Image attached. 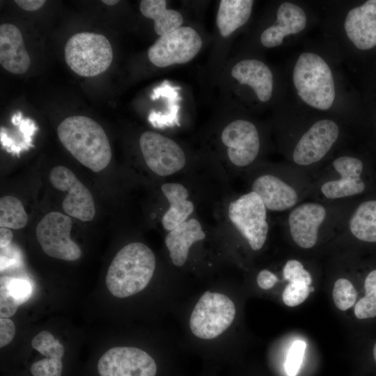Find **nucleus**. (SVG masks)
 <instances>
[{
	"label": "nucleus",
	"mask_w": 376,
	"mask_h": 376,
	"mask_svg": "<svg viewBox=\"0 0 376 376\" xmlns=\"http://www.w3.org/2000/svg\"><path fill=\"white\" fill-rule=\"evenodd\" d=\"M31 346L46 357L62 359L64 355L63 345L47 331L36 335L31 340Z\"/></svg>",
	"instance_id": "nucleus-28"
},
{
	"label": "nucleus",
	"mask_w": 376,
	"mask_h": 376,
	"mask_svg": "<svg viewBox=\"0 0 376 376\" xmlns=\"http://www.w3.org/2000/svg\"><path fill=\"white\" fill-rule=\"evenodd\" d=\"M222 143L228 148L230 161L237 166L251 164L258 156L260 139L256 126L246 120H235L223 130Z\"/></svg>",
	"instance_id": "nucleus-13"
},
{
	"label": "nucleus",
	"mask_w": 376,
	"mask_h": 376,
	"mask_svg": "<svg viewBox=\"0 0 376 376\" xmlns=\"http://www.w3.org/2000/svg\"><path fill=\"white\" fill-rule=\"evenodd\" d=\"M354 314L359 319H366L376 316V302L363 297L354 306Z\"/></svg>",
	"instance_id": "nucleus-35"
},
{
	"label": "nucleus",
	"mask_w": 376,
	"mask_h": 376,
	"mask_svg": "<svg viewBox=\"0 0 376 376\" xmlns=\"http://www.w3.org/2000/svg\"><path fill=\"white\" fill-rule=\"evenodd\" d=\"M252 191L263 201L266 209L283 211L296 204V191L280 178L272 175H263L256 178L252 185Z\"/></svg>",
	"instance_id": "nucleus-19"
},
{
	"label": "nucleus",
	"mask_w": 376,
	"mask_h": 376,
	"mask_svg": "<svg viewBox=\"0 0 376 376\" xmlns=\"http://www.w3.org/2000/svg\"><path fill=\"white\" fill-rule=\"evenodd\" d=\"M306 343L302 340L292 343L288 351L284 364L285 370L288 376H295L301 365Z\"/></svg>",
	"instance_id": "nucleus-30"
},
{
	"label": "nucleus",
	"mask_w": 376,
	"mask_h": 376,
	"mask_svg": "<svg viewBox=\"0 0 376 376\" xmlns=\"http://www.w3.org/2000/svg\"><path fill=\"white\" fill-rule=\"evenodd\" d=\"M235 313V306L228 296L206 291L191 312L189 327L195 336L205 340L212 339L231 325Z\"/></svg>",
	"instance_id": "nucleus-5"
},
{
	"label": "nucleus",
	"mask_w": 376,
	"mask_h": 376,
	"mask_svg": "<svg viewBox=\"0 0 376 376\" xmlns=\"http://www.w3.org/2000/svg\"><path fill=\"white\" fill-rule=\"evenodd\" d=\"M0 63L5 70L15 75L26 72L31 64L22 33L12 24L0 26Z\"/></svg>",
	"instance_id": "nucleus-16"
},
{
	"label": "nucleus",
	"mask_w": 376,
	"mask_h": 376,
	"mask_svg": "<svg viewBox=\"0 0 376 376\" xmlns=\"http://www.w3.org/2000/svg\"><path fill=\"white\" fill-rule=\"evenodd\" d=\"M293 83L299 97L308 105L327 110L333 104L336 93L331 70L319 55L304 52L293 70Z\"/></svg>",
	"instance_id": "nucleus-3"
},
{
	"label": "nucleus",
	"mask_w": 376,
	"mask_h": 376,
	"mask_svg": "<svg viewBox=\"0 0 376 376\" xmlns=\"http://www.w3.org/2000/svg\"><path fill=\"white\" fill-rule=\"evenodd\" d=\"M253 1L221 0L216 22L221 36L227 38L246 24L250 17Z\"/></svg>",
	"instance_id": "nucleus-23"
},
{
	"label": "nucleus",
	"mask_w": 376,
	"mask_h": 376,
	"mask_svg": "<svg viewBox=\"0 0 376 376\" xmlns=\"http://www.w3.org/2000/svg\"><path fill=\"white\" fill-rule=\"evenodd\" d=\"M314 290V287H310V292H313Z\"/></svg>",
	"instance_id": "nucleus-43"
},
{
	"label": "nucleus",
	"mask_w": 376,
	"mask_h": 376,
	"mask_svg": "<svg viewBox=\"0 0 376 376\" xmlns=\"http://www.w3.org/2000/svg\"><path fill=\"white\" fill-rule=\"evenodd\" d=\"M161 190L169 202V208L163 215L162 221L164 228L171 230L178 225L186 221L193 212L194 207L189 201V192L181 184L175 182L164 183Z\"/></svg>",
	"instance_id": "nucleus-21"
},
{
	"label": "nucleus",
	"mask_w": 376,
	"mask_h": 376,
	"mask_svg": "<svg viewBox=\"0 0 376 376\" xmlns=\"http://www.w3.org/2000/svg\"><path fill=\"white\" fill-rule=\"evenodd\" d=\"M72 220L69 216L58 212L47 213L36 228L37 240L49 256L74 261L81 256L80 247L72 240Z\"/></svg>",
	"instance_id": "nucleus-8"
},
{
	"label": "nucleus",
	"mask_w": 376,
	"mask_h": 376,
	"mask_svg": "<svg viewBox=\"0 0 376 376\" xmlns=\"http://www.w3.org/2000/svg\"><path fill=\"white\" fill-rule=\"evenodd\" d=\"M365 297L376 302V269L370 272L364 282Z\"/></svg>",
	"instance_id": "nucleus-38"
},
{
	"label": "nucleus",
	"mask_w": 376,
	"mask_h": 376,
	"mask_svg": "<svg viewBox=\"0 0 376 376\" xmlns=\"http://www.w3.org/2000/svg\"><path fill=\"white\" fill-rule=\"evenodd\" d=\"M350 229L357 239L376 242V200L359 205L350 221Z\"/></svg>",
	"instance_id": "nucleus-25"
},
{
	"label": "nucleus",
	"mask_w": 376,
	"mask_h": 376,
	"mask_svg": "<svg viewBox=\"0 0 376 376\" xmlns=\"http://www.w3.org/2000/svg\"><path fill=\"white\" fill-rule=\"evenodd\" d=\"M15 2L22 9L34 11L41 8L46 1L44 0H15Z\"/></svg>",
	"instance_id": "nucleus-39"
},
{
	"label": "nucleus",
	"mask_w": 376,
	"mask_h": 376,
	"mask_svg": "<svg viewBox=\"0 0 376 376\" xmlns=\"http://www.w3.org/2000/svg\"><path fill=\"white\" fill-rule=\"evenodd\" d=\"M61 359L46 357L34 362L31 366L33 376H61Z\"/></svg>",
	"instance_id": "nucleus-32"
},
{
	"label": "nucleus",
	"mask_w": 376,
	"mask_h": 376,
	"mask_svg": "<svg viewBox=\"0 0 376 376\" xmlns=\"http://www.w3.org/2000/svg\"><path fill=\"white\" fill-rule=\"evenodd\" d=\"M373 357H374V359H375V361L376 362V343L374 345V347H373Z\"/></svg>",
	"instance_id": "nucleus-42"
},
{
	"label": "nucleus",
	"mask_w": 376,
	"mask_h": 376,
	"mask_svg": "<svg viewBox=\"0 0 376 376\" xmlns=\"http://www.w3.org/2000/svg\"><path fill=\"white\" fill-rule=\"evenodd\" d=\"M347 38L354 46L366 50L376 46V0L351 9L345 19Z\"/></svg>",
	"instance_id": "nucleus-15"
},
{
	"label": "nucleus",
	"mask_w": 376,
	"mask_h": 376,
	"mask_svg": "<svg viewBox=\"0 0 376 376\" xmlns=\"http://www.w3.org/2000/svg\"><path fill=\"white\" fill-rule=\"evenodd\" d=\"M326 217L325 208L318 203H303L291 211L288 224L295 242L304 249L315 246L318 228Z\"/></svg>",
	"instance_id": "nucleus-14"
},
{
	"label": "nucleus",
	"mask_w": 376,
	"mask_h": 376,
	"mask_svg": "<svg viewBox=\"0 0 376 376\" xmlns=\"http://www.w3.org/2000/svg\"><path fill=\"white\" fill-rule=\"evenodd\" d=\"M205 237L199 221L191 219L170 230L165 237V244L173 263L182 266L188 256L191 246Z\"/></svg>",
	"instance_id": "nucleus-20"
},
{
	"label": "nucleus",
	"mask_w": 376,
	"mask_h": 376,
	"mask_svg": "<svg viewBox=\"0 0 376 376\" xmlns=\"http://www.w3.org/2000/svg\"><path fill=\"white\" fill-rule=\"evenodd\" d=\"M283 277L289 283H304L310 285L312 282L309 272L304 268L303 265L297 260H288L283 270Z\"/></svg>",
	"instance_id": "nucleus-33"
},
{
	"label": "nucleus",
	"mask_w": 376,
	"mask_h": 376,
	"mask_svg": "<svg viewBox=\"0 0 376 376\" xmlns=\"http://www.w3.org/2000/svg\"><path fill=\"white\" fill-rule=\"evenodd\" d=\"M228 217L253 250L263 246L268 233L267 209L256 193L249 192L231 202Z\"/></svg>",
	"instance_id": "nucleus-6"
},
{
	"label": "nucleus",
	"mask_w": 376,
	"mask_h": 376,
	"mask_svg": "<svg viewBox=\"0 0 376 376\" xmlns=\"http://www.w3.org/2000/svg\"><path fill=\"white\" fill-rule=\"evenodd\" d=\"M276 19V24L261 33L260 42L266 47L279 46L285 36L301 32L306 25L304 10L290 2H284L279 6Z\"/></svg>",
	"instance_id": "nucleus-17"
},
{
	"label": "nucleus",
	"mask_w": 376,
	"mask_h": 376,
	"mask_svg": "<svg viewBox=\"0 0 376 376\" xmlns=\"http://www.w3.org/2000/svg\"><path fill=\"white\" fill-rule=\"evenodd\" d=\"M31 283L23 278L1 276L0 279V316L9 318L32 295Z\"/></svg>",
	"instance_id": "nucleus-22"
},
{
	"label": "nucleus",
	"mask_w": 376,
	"mask_h": 376,
	"mask_svg": "<svg viewBox=\"0 0 376 376\" xmlns=\"http://www.w3.org/2000/svg\"><path fill=\"white\" fill-rule=\"evenodd\" d=\"M202 45V39L195 29L181 26L160 36L148 49V57L153 65L159 68L184 64L197 55Z\"/></svg>",
	"instance_id": "nucleus-7"
},
{
	"label": "nucleus",
	"mask_w": 376,
	"mask_h": 376,
	"mask_svg": "<svg viewBox=\"0 0 376 376\" xmlns=\"http://www.w3.org/2000/svg\"><path fill=\"white\" fill-rule=\"evenodd\" d=\"M257 283L263 290H268L274 287L278 281L275 274L267 269H263L259 272L257 276Z\"/></svg>",
	"instance_id": "nucleus-37"
},
{
	"label": "nucleus",
	"mask_w": 376,
	"mask_h": 376,
	"mask_svg": "<svg viewBox=\"0 0 376 376\" xmlns=\"http://www.w3.org/2000/svg\"><path fill=\"white\" fill-rule=\"evenodd\" d=\"M157 370L152 357L134 347H112L97 362L100 376H155Z\"/></svg>",
	"instance_id": "nucleus-10"
},
{
	"label": "nucleus",
	"mask_w": 376,
	"mask_h": 376,
	"mask_svg": "<svg viewBox=\"0 0 376 376\" xmlns=\"http://www.w3.org/2000/svg\"><path fill=\"white\" fill-rule=\"evenodd\" d=\"M15 326L9 318L0 319V347L8 345L14 338Z\"/></svg>",
	"instance_id": "nucleus-36"
},
{
	"label": "nucleus",
	"mask_w": 376,
	"mask_h": 376,
	"mask_svg": "<svg viewBox=\"0 0 376 376\" xmlns=\"http://www.w3.org/2000/svg\"><path fill=\"white\" fill-rule=\"evenodd\" d=\"M65 60L79 76L90 77L105 72L113 60V50L101 34L81 32L69 38L65 46Z\"/></svg>",
	"instance_id": "nucleus-4"
},
{
	"label": "nucleus",
	"mask_w": 376,
	"mask_h": 376,
	"mask_svg": "<svg viewBox=\"0 0 376 376\" xmlns=\"http://www.w3.org/2000/svg\"><path fill=\"white\" fill-rule=\"evenodd\" d=\"M28 215L22 202L16 197L5 196L0 199V227L12 229L24 228Z\"/></svg>",
	"instance_id": "nucleus-26"
},
{
	"label": "nucleus",
	"mask_w": 376,
	"mask_h": 376,
	"mask_svg": "<svg viewBox=\"0 0 376 376\" xmlns=\"http://www.w3.org/2000/svg\"><path fill=\"white\" fill-rule=\"evenodd\" d=\"M102 1L107 6H114L119 2L118 0H102Z\"/></svg>",
	"instance_id": "nucleus-41"
},
{
	"label": "nucleus",
	"mask_w": 376,
	"mask_h": 376,
	"mask_svg": "<svg viewBox=\"0 0 376 376\" xmlns=\"http://www.w3.org/2000/svg\"><path fill=\"white\" fill-rule=\"evenodd\" d=\"M140 10L144 17L154 21L155 31L159 36L179 29L183 23L182 14L168 9L164 0H142Z\"/></svg>",
	"instance_id": "nucleus-24"
},
{
	"label": "nucleus",
	"mask_w": 376,
	"mask_h": 376,
	"mask_svg": "<svg viewBox=\"0 0 376 376\" xmlns=\"http://www.w3.org/2000/svg\"><path fill=\"white\" fill-rule=\"evenodd\" d=\"M339 135L338 125L324 119L315 123L300 138L292 158L299 165H310L322 159L329 151Z\"/></svg>",
	"instance_id": "nucleus-12"
},
{
	"label": "nucleus",
	"mask_w": 376,
	"mask_h": 376,
	"mask_svg": "<svg viewBox=\"0 0 376 376\" xmlns=\"http://www.w3.org/2000/svg\"><path fill=\"white\" fill-rule=\"evenodd\" d=\"M333 299L336 307L340 311H346L356 302L357 292L353 284L346 279H338L334 283Z\"/></svg>",
	"instance_id": "nucleus-29"
},
{
	"label": "nucleus",
	"mask_w": 376,
	"mask_h": 376,
	"mask_svg": "<svg viewBox=\"0 0 376 376\" xmlns=\"http://www.w3.org/2000/svg\"><path fill=\"white\" fill-rule=\"evenodd\" d=\"M63 146L81 164L94 172L104 170L110 163L111 149L100 124L84 116H72L58 126Z\"/></svg>",
	"instance_id": "nucleus-1"
},
{
	"label": "nucleus",
	"mask_w": 376,
	"mask_h": 376,
	"mask_svg": "<svg viewBox=\"0 0 376 376\" xmlns=\"http://www.w3.org/2000/svg\"><path fill=\"white\" fill-rule=\"evenodd\" d=\"M310 287L304 283H289L285 288L282 299L288 306H296L304 302L308 297Z\"/></svg>",
	"instance_id": "nucleus-31"
},
{
	"label": "nucleus",
	"mask_w": 376,
	"mask_h": 376,
	"mask_svg": "<svg viewBox=\"0 0 376 376\" xmlns=\"http://www.w3.org/2000/svg\"><path fill=\"white\" fill-rule=\"evenodd\" d=\"M231 75L240 84L251 87L260 101L266 102L271 99L273 75L263 62L256 59L242 60L233 66Z\"/></svg>",
	"instance_id": "nucleus-18"
},
{
	"label": "nucleus",
	"mask_w": 376,
	"mask_h": 376,
	"mask_svg": "<svg viewBox=\"0 0 376 376\" xmlns=\"http://www.w3.org/2000/svg\"><path fill=\"white\" fill-rule=\"evenodd\" d=\"M13 234L7 228H0V247L1 249L8 246L13 240Z\"/></svg>",
	"instance_id": "nucleus-40"
},
{
	"label": "nucleus",
	"mask_w": 376,
	"mask_h": 376,
	"mask_svg": "<svg viewBox=\"0 0 376 376\" xmlns=\"http://www.w3.org/2000/svg\"><path fill=\"white\" fill-rule=\"evenodd\" d=\"M139 146L146 164L158 175H172L185 165L186 157L182 148L171 139L156 132H143Z\"/></svg>",
	"instance_id": "nucleus-9"
},
{
	"label": "nucleus",
	"mask_w": 376,
	"mask_h": 376,
	"mask_svg": "<svg viewBox=\"0 0 376 376\" xmlns=\"http://www.w3.org/2000/svg\"><path fill=\"white\" fill-rule=\"evenodd\" d=\"M365 184L361 178L340 175V178L325 182L321 187L322 194L328 198H340L361 194Z\"/></svg>",
	"instance_id": "nucleus-27"
},
{
	"label": "nucleus",
	"mask_w": 376,
	"mask_h": 376,
	"mask_svg": "<svg viewBox=\"0 0 376 376\" xmlns=\"http://www.w3.org/2000/svg\"><path fill=\"white\" fill-rule=\"evenodd\" d=\"M49 180L54 188L67 192L62 206L68 215L82 221L94 218L95 205L93 196L71 170L56 166L50 172Z\"/></svg>",
	"instance_id": "nucleus-11"
},
{
	"label": "nucleus",
	"mask_w": 376,
	"mask_h": 376,
	"mask_svg": "<svg viewBox=\"0 0 376 376\" xmlns=\"http://www.w3.org/2000/svg\"><path fill=\"white\" fill-rule=\"evenodd\" d=\"M333 166L340 175L361 178L363 171L362 162L355 157L343 156L336 159Z\"/></svg>",
	"instance_id": "nucleus-34"
},
{
	"label": "nucleus",
	"mask_w": 376,
	"mask_h": 376,
	"mask_svg": "<svg viewBox=\"0 0 376 376\" xmlns=\"http://www.w3.org/2000/svg\"><path fill=\"white\" fill-rule=\"evenodd\" d=\"M155 269V256L141 242L123 246L114 256L107 273L106 285L115 297L125 298L143 290Z\"/></svg>",
	"instance_id": "nucleus-2"
}]
</instances>
